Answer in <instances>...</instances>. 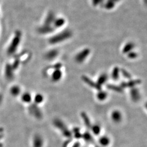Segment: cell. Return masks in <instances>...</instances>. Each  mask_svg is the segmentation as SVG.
I'll list each match as a JSON object with an SVG mask.
<instances>
[{
    "label": "cell",
    "instance_id": "cell-13",
    "mask_svg": "<svg viewBox=\"0 0 147 147\" xmlns=\"http://www.w3.org/2000/svg\"><path fill=\"white\" fill-rule=\"evenodd\" d=\"M107 87V88H109L111 90H113V91H114L115 92H117V93H121L123 91V89L120 86H117L115 84H108Z\"/></svg>",
    "mask_w": 147,
    "mask_h": 147
},
{
    "label": "cell",
    "instance_id": "cell-16",
    "mask_svg": "<svg viewBox=\"0 0 147 147\" xmlns=\"http://www.w3.org/2000/svg\"><path fill=\"white\" fill-rule=\"evenodd\" d=\"M81 116L82 118L84 120L85 125L87 126V127H90V126H91V123H90V121L89 117H88V115L85 112H82L81 113Z\"/></svg>",
    "mask_w": 147,
    "mask_h": 147
},
{
    "label": "cell",
    "instance_id": "cell-14",
    "mask_svg": "<svg viewBox=\"0 0 147 147\" xmlns=\"http://www.w3.org/2000/svg\"><path fill=\"white\" fill-rule=\"evenodd\" d=\"M107 96H108V94H107V92H106L105 91H102L101 90H99L96 95L98 100L101 101L106 100L107 99Z\"/></svg>",
    "mask_w": 147,
    "mask_h": 147
},
{
    "label": "cell",
    "instance_id": "cell-22",
    "mask_svg": "<svg viewBox=\"0 0 147 147\" xmlns=\"http://www.w3.org/2000/svg\"><path fill=\"white\" fill-rule=\"evenodd\" d=\"M100 142L102 145H106L109 143V140L106 137H102L100 139Z\"/></svg>",
    "mask_w": 147,
    "mask_h": 147
},
{
    "label": "cell",
    "instance_id": "cell-17",
    "mask_svg": "<svg viewBox=\"0 0 147 147\" xmlns=\"http://www.w3.org/2000/svg\"><path fill=\"white\" fill-rule=\"evenodd\" d=\"M22 100L26 103H29L31 101V95L30 93H24L22 96Z\"/></svg>",
    "mask_w": 147,
    "mask_h": 147
},
{
    "label": "cell",
    "instance_id": "cell-11",
    "mask_svg": "<svg viewBox=\"0 0 147 147\" xmlns=\"http://www.w3.org/2000/svg\"><path fill=\"white\" fill-rule=\"evenodd\" d=\"M108 80V76L106 74L103 73L101 74L97 80V84L101 87L102 85L105 84Z\"/></svg>",
    "mask_w": 147,
    "mask_h": 147
},
{
    "label": "cell",
    "instance_id": "cell-9",
    "mask_svg": "<svg viewBox=\"0 0 147 147\" xmlns=\"http://www.w3.org/2000/svg\"><path fill=\"white\" fill-rule=\"evenodd\" d=\"M111 117L114 122L119 123L122 119V114L119 110H114L111 113Z\"/></svg>",
    "mask_w": 147,
    "mask_h": 147
},
{
    "label": "cell",
    "instance_id": "cell-8",
    "mask_svg": "<svg viewBox=\"0 0 147 147\" xmlns=\"http://www.w3.org/2000/svg\"><path fill=\"white\" fill-rule=\"evenodd\" d=\"M30 111L32 115L37 118H41L42 117V113L39 108L36 104H33L30 106Z\"/></svg>",
    "mask_w": 147,
    "mask_h": 147
},
{
    "label": "cell",
    "instance_id": "cell-7",
    "mask_svg": "<svg viewBox=\"0 0 147 147\" xmlns=\"http://www.w3.org/2000/svg\"><path fill=\"white\" fill-rule=\"evenodd\" d=\"M130 97L132 100L135 102H137L140 99L141 95L140 90L136 87L132 88L130 90Z\"/></svg>",
    "mask_w": 147,
    "mask_h": 147
},
{
    "label": "cell",
    "instance_id": "cell-5",
    "mask_svg": "<svg viewBox=\"0 0 147 147\" xmlns=\"http://www.w3.org/2000/svg\"><path fill=\"white\" fill-rule=\"evenodd\" d=\"M82 79L84 82L86 84H88L90 87L96 89V90H99V91L101 90V87L96 82H95L93 80L89 79V78H88L87 76H82Z\"/></svg>",
    "mask_w": 147,
    "mask_h": 147
},
{
    "label": "cell",
    "instance_id": "cell-15",
    "mask_svg": "<svg viewBox=\"0 0 147 147\" xmlns=\"http://www.w3.org/2000/svg\"><path fill=\"white\" fill-rule=\"evenodd\" d=\"M119 74H120V69L118 67H115L111 74V77L114 80H117L119 78Z\"/></svg>",
    "mask_w": 147,
    "mask_h": 147
},
{
    "label": "cell",
    "instance_id": "cell-18",
    "mask_svg": "<svg viewBox=\"0 0 147 147\" xmlns=\"http://www.w3.org/2000/svg\"><path fill=\"white\" fill-rule=\"evenodd\" d=\"M44 101V96L41 94H38L34 97V101L36 104H41Z\"/></svg>",
    "mask_w": 147,
    "mask_h": 147
},
{
    "label": "cell",
    "instance_id": "cell-3",
    "mask_svg": "<svg viewBox=\"0 0 147 147\" xmlns=\"http://www.w3.org/2000/svg\"><path fill=\"white\" fill-rule=\"evenodd\" d=\"M90 53V50L89 49H84L79 52L75 56V61L78 63H81L84 62L86 59V58L88 57Z\"/></svg>",
    "mask_w": 147,
    "mask_h": 147
},
{
    "label": "cell",
    "instance_id": "cell-4",
    "mask_svg": "<svg viewBox=\"0 0 147 147\" xmlns=\"http://www.w3.org/2000/svg\"><path fill=\"white\" fill-rule=\"evenodd\" d=\"M141 81L140 80H131L127 82H123L121 84V87L123 89L124 88H134L135 86L140 84Z\"/></svg>",
    "mask_w": 147,
    "mask_h": 147
},
{
    "label": "cell",
    "instance_id": "cell-6",
    "mask_svg": "<svg viewBox=\"0 0 147 147\" xmlns=\"http://www.w3.org/2000/svg\"><path fill=\"white\" fill-rule=\"evenodd\" d=\"M62 76H63V73L61 69H54L51 75V80L53 82H57L62 79Z\"/></svg>",
    "mask_w": 147,
    "mask_h": 147
},
{
    "label": "cell",
    "instance_id": "cell-23",
    "mask_svg": "<svg viewBox=\"0 0 147 147\" xmlns=\"http://www.w3.org/2000/svg\"><path fill=\"white\" fill-rule=\"evenodd\" d=\"M11 91H12V94H13L14 95H18L19 94V93H20V88L16 86V87H13L12 88Z\"/></svg>",
    "mask_w": 147,
    "mask_h": 147
},
{
    "label": "cell",
    "instance_id": "cell-2",
    "mask_svg": "<svg viewBox=\"0 0 147 147\" xmlns=\"http://www.w3.org/2000/svg\"><path fill=\"white\" fill-rule=\"evenodd\" d=\"M53 124L55 126H56L58 129L61 130V131L62 132L65 136H70L71 135V132L68 129L65 124L61 119H56L53 121Z\"/></svg>",
    "mask_w": 147,
    "mask_h": 147
},
{
    "label": "cell",
    "instance_id": "cell-10",
    "mask_svg": "<svg viewBox=\"0 0 147 147\" xmlns=\"http://www.w3.org/2000/svg\"><path fill=\"white\" fill-rule=\"evenodd\" d=\"M58 55V51L56 49H53L48 51L45 57L48 60H53L56 58Z\"/></svg>",
    "mask_w": 147,
    "mask_h": 147
},
{
    "label": "cell",
    "instance_id": "cell-20",
    "mask_svg": "<svg viewBox=\"0 0 147 147\" xmlns=\"http://www.w3.org/2000/svg\"><path fill=\"white\" fill-rule=\"evenodd\" d=\"M92 130L95 135H98L100 132V127L98 125H94L92 127Z\"/></svg>",
    "mask_w": 147,
    "mask_h": 147
},
{
    "label": "cell",
    "instance_id": "cell-21",
    "mask_svg": "<svg viewBox=\"0 0 147 147\" xmlns=\"http://www.w3.org/2000/svg\"><path fill=\"white\" fill-rule=\"evenodd\" d=\"M127 57L129 58V59H135V58L137 57L138 56V54L137 53L135 52V51H131L130 53H128L127 55Z\"/></svg>",
    "mask_w": 147,
    "mask_h": 147
},
{
    "label": "cell",
    "instance_id": "cell-12",
    "mask_svg": "<svg viewBox=\"0 0 147 147\" xmlns=\"http://www.w3.org/2000/svg\"><path fill=\"white\" fill-rule=\"evenodd\" d=\"M135 45L134 43L131 42H127L123 49V53L124 54H127L128 53L132 51Z\"/></svg>",
    "mask_w": 147,
    "mask_h": 147
},
{
    "label": "cell",
    "instance_id": "cell-19",
    "mask_svg": "<svg viewBox=\"0 0 147 147\" xmlns=\"http://www.w3.org/2000/svg\"><path fill=\"white\" fill-rule=\"evenodd\" d=\"M120 71L122 74V75L125 78V79H131V75L126 70L124 69H121L120 70Z\"/></svg>",
    "mask_w": 147,
    "mask_h": 147
},
{
    "label": "cell",
    "instance_id": "cell-1",
    "mask_svg": "<svg viewBox=\"0 0 147 147\" xmlns=\"http://www.w3.org/2000/svg\"><path fill=\"white\" fill-rule=\"evenodd\" d=\"M71 34L70 32L68 31H64L60 34H58L54 37H52L49 40V42L52 44H58L59 42H62L64 40L68 39L69 38L71 37Z\"/></svg>",
    "mask_w": 147,
    "mask_h": 147
}]
</instances>
